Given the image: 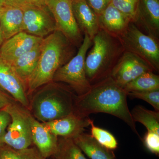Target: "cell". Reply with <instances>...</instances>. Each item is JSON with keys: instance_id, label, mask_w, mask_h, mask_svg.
I'll use <instances>...</instances> for the list:
<instances>
[{"instance_id": "1", "label": "cell", "mask_w": 159, "mask_h": 159, "mask_svg": "<svg viewBox=\"0 0 159 159\" xmlns=\"http://www.w3.org/2000/svg\"><path fill=\"white\" fill-rule=\"evenodd\" d=\"M127 93L111 77L92 85L84 95L76 96L74 112L89 117L90 114L103 113L116 117L140 137L129 108Z\"/></svg>"}, {"instance_id": "2", "label": "cell", "mask_w": 159, "mask_h": 159, "mask_svg": "<svg viewBox=\"0 0 159 159\" xmlns=\"http://www.w3.org/2000/svg\"><path fill=\"white\" fill-rule=\"evenodd\" d=\"M74 46L58 30L43 38L37 65L27 81L28 96L52 82L57 70L74 56Z\"/></svg>"}, {"instance_id": "3", "label": "cell", "mask_w": 159, "mask_h": 159, "mask_svg": "<svg viewBox=\"0 0 159 159\" xmlns=\"http://www.w3.org/2000/svg\"><path fill=\"white\" fill-rule=\"evenodd\" d=\"M36 90L29 101V110L39 122H50L74 112L77 95L67 85L52 81Z\"/></svg>"}, {"instance_id": "4", "label": "cell", "mask_w": 159, "mask_h": 159, "mask_svg": "<svg viewBox=\"0 0 159 159\" xmlns=\"http://www.w3.org/2000/svg\"><path fill=\"white\" fill-rule=\"evenodd\" d=\"M86 56L85 69L88 80L93 85L110 77L125 50L118 38L100 28Z\"/></svg>"}, {"instance_id": "5", "label": "cell", "mask_w": 159, "mask_h": 159, "mask_svg": "<svg viewBox=\"0 0 159 159\" xmlns=\"http://www.w3.org/2000/svg\"><path fill=\"white\" fill-rule=\"evenodd\" d=\"M92 45V40L87 34H84L83 41L77 54L57 70L52 81L66 84L77 96L89 92L92 85L86 75L85 60Z\"/></svg>"}, {"instance_id": "6", "label": "cell", "mask_w": 159, "mask_h": 159, "mask_svg": "<svg viewBox=\"0 0 159 159\" xmlns=\"http://www.w3.org/2000/svg\"><path fill=\"white\" fill-rule=\"evenodd\" d=\"M118 39L125 51L135 54L147 63L154 72L158 73L159 40L145 34L133 22L129 23Z\"/></svg>"}, {"instance_id": "7", "label": "cell", "mask_w": 159, "mask_h": 159, "mask_svg": "<svg viewBox=\"0 0 159 159\" xmlns=\"http://www.w3.org/2000/svg\"><path fill=\"white\" fill-rule=\"evenodd\" d=\"M11 116V121L3 138L2 145L20 150L33 144L30 111L14 100L5 108Z\"/></svg>"}, {"instance_id": "8", "label": "cell", "mask_w": 159, "mask_h": 159, "mask_svg": "<svg viewBox=\"0 0 159 159\" xmlns=\"http://www.w3.org/2000/svg\"><path fill=\"white\" fill-rule=\"evenodd\" d=\"M47 7L53 16L56 30L61 32L73 45L79 47L84 37L77 25L69 0H48Z\"/></svg>"}, {"instance_id": "9", "label": "cell", "mask_w": 159, "mask_h": 159, "mask_svg": "<svg viewBox=\"0 0 159 159\" xmlns=\"http://www.w3.org/2000/svg\"><path fill=\"white\" fill-rule=\"evenodd\" d=\"M46 8L28 4L23 6V31L43 38L56 30L54 17Z\"/></svg>"}, {"instance_id": "10", "label": "cell", "mask_w": 159, "mask_h": 159, "mask_svg": "<svg viewBox=\"0 0 159 159\" xmlns=\"http://www.w3.org/2000/svg\"><path fill=\"white\" fill-rule=\"evenodd\" d=\"M152 68L135 54L124 51L112 71L110 77L123 88L129 83Z\"/></svg>"}, {"instance_id": "11", "label": "cell", "mask_w": 159, "mask_h": 159, "mask_svg": "<svg viewBox=\"0 0 159 159\" xmlns=\"http://www.w3.org/2000/svg\"><path fill=\"white\" fill-rule=\"evenodd\" d=\"M0 88L12 99L29 110L27 89L10 64L0 57Z\"/></svg>"}, {"instance_id": "12", "label": "cell", "mask_w": 159, "mask_h": 159, "mask_svg": "<svg viewBox=\"0 0 159 159\" xmlns=\"http://www.w3.org/2000/svg\"><path fill=\"white\" fill-rule=\"evenodd\" d=\"M43 38L19 32L4 41L0 47V57L11 64L23 54L41 43Z\"/></svg>"}, {"instance_id": "13", "label": "cell", "mask_w": 159, "mask_h": 159, "mask_svg": "<svg viewBox=\"0 0 159 159\" xmlns=\"http://www.w3.org/2000/svg\"><path fill=\"white\" fill-rule=\"evenodd\" d=\"M93 121L75 112L50 122H42L53 134L57 137L73 138L84 132Z\"/></svg>"}, {"instance_id": "14", "label": "cell", "mask_w": 159, "mask_h": 159, "mask_svg": "<svg viewBox=\"0 0 159 159\" xmlns=\"http://www.w3.org/2000/svg\"><path fill=\"white\" fill-rule=\"evenodd\" d=\"M134 24L145 34L159 40V0H140Z\"/></svg>"}, {"instance_id": "15", "label": "cell", "mask_w": 159, "mask_h": 159, "mask_svg": "<svg viewBox=\"0 0 159 159\" xmlns=\"http://www.w3.org/2000/svg\"><path fill=\"white\" fill-rule=\"evenodd\" d=\"M32 142L44 158L52 157L57 148L58 137L53 134L42 122L35 119H31Z\"/></svg>"}, {"instance_id": "16", "label": "cell", "mask_w": 159, "mask_h": 159, "mask_svg": "<svg viewBox=\"0 0 159 159\" xmlns=\"http://www.w3.org/2000/svg\"><path fill=\"white\" fill-rule=\"evenodd\" d=\"M0 28L4 41L23 31V11L21 7L5 3L0 8Z\"/></svg>"}, {"instance_id": "17", "label": "cell", "mask_w": 159, "mask_h": 159, "mask_svg": "<svg viewBox=\"0 0 159 159\" xmlns=\"http://www.w3.org/2000/svg\"><path fill=\"white\" fill-rule=\"evenodd\" d=\"M72 5L74 17L80 31L93 39L100 29L98 15L89 7L85 0L72 2Z\"/></svg>"}, {"instance_id": "18", "label": "cell", "mask_w": 159, "mask_h": 159, "mask_svg": "<svg viewBox=\"0 0 159 159\" xmlns=\"http://www.w3.org/2000/svg\"><path fill=\"white\" fill-rule=\"evenodd\" d=\"M98 16L100 29L118 38L125 32L131 22L111 3Z\"/></svg>"}, {"instance_id": "19", "label": "cell", "mask_w": 159, "mask_h": 159, "mask_svg": "<svg viewBox=\"0 0 159 159\" xmlns=\"http://www.w3.org/2000/svg\"><path fill=\"white\" fill-rule=\"evenodd\" d=\"M73 139L82 152L91 159L116 158L112 150L103 147L91 134L83 132Z\"/></svg>"}, {"instance_id": "20", "label": "cell", "mask_w": 159, "mask_h": 159, "mask_svg": "<svg viewBox=\"0 0 159 159\" xmlns=\"http://www.w3.org/2000/svg\"><path fill=\"white\" fill-rule=\"evenodd\" d=\"M41 50V43L23 54L11 64L16 73L25 85L26 89L28 79L37 65Z\"/></svg>"}, {"instance_id": "21", "label": "cell", "mask_w": 159, "mask_h": 159, "mask_svg": "<svg viewBox=\"0 0 159 159\" xmlns=\"http://www.w3.org/2000/svg\"><path fill=\"white\" fill-rule=\"evenodd\" d=\"M134 122L142 123L147 129L159 134V111L136 106L130 111Z\"/></svg>"}, {"instance_id": "22", "label": "cell", "mask_w": 159, "mask_h": 159, "mask_svg": "<svg viewBox=\"0 0 159 159\" xmlns=\"http://www.w3.org/2000/svg\"><path fill=\"white\" fill-rule=\"evenodd\" d=\"M123 89L126 93L131 91L159 90V76L153 72L142 74L125 85Z\"/></svg>"}, {"instance_id": "23", "label": "cell", "mask_w": 159, "mask_h": 159, "mask_svg": "<svg viewBox=\"0 0 159 159\" xmlns=\"http://www.w3.org/2000/svg\"><path fill=\"white\" fill-rule=\"evenodd\" d=\"M54 159H87L72 138L58 137V144Z\"/></svg>"}, {"instance_id": "24", "label": "cell", "mask_w": 159, "mask_h": 159, "mask_svg": "<svg viewBox=\"0 0 159 159\" xmlns=\"http://www.w3.org/2000/svg\"><path fill=\"white\" fill-rule=\"evenodd\" d=\"M0 159H46L35 146L25 149H14L6 145L0 146Z\"/></svg>"}, {"instance_id": "25", "label": "cell", "mask_w": 159, "mask_h": 159, "mask_svg": "<svg viewBox=\"0 0 159 159\" xmlns=\"http://www.w3.org/2000/svg\"><path fill=\"white\" fill-rule=\"evenodd\" d=\"M91 135L103 147L112 150L118 147V142L112 134L108 131L96 126L94 122L91 124Z\"/></svg>"}, {"instance_id": "26", "label": "cell", "mask_w": 159, "mask_h": 159, "mask_svg": "<svg viewBox=\"0 0 159 159\" xmlns=\"http://www.w3.org/2000/svg\"><path fill=\"white\" fill-rule=\"evenodd\" d=\"M140 0H111V4L129 19L131 22L136 20Z\"/></svg>"}, {"instance_id": "27", "label": "cell", "mask_w": 159, "mask_h": 159, "mask_svg": "<svg viewBox=\"0 0 159 159\" xmlns=\"http://www.w3.org/2000/svg\"><path fill=\"white\" fill-rule=\"evenodd\" d=\"M132 98L142 99L152 106L157 111H159V90L131 91L127 93Z\"/></svg>"}, {"instance_id": "28", "label": "cell", "mask_w": 159, "mask_h": 159, "mask_svg": "<svg viewBox=\"0 0 159 159\" xmlns=\"http://www.w3.org/2000/svg\"><path fill=\"white\" fill-rule=\"evenodd\" d=\"M146 148L156 155L159 154V134L151 131H147L143 138Z\"/></svg>"}, {"instance_id": "29", "label": "cell", "mask_w": 159, "mask_h": 159, "mask_svg": "<svg viewBox=\"0 0 159 159\" xmlns=\"http://www.w3.org/2000/svg\"><path fill=\"white\" fill-rule=\"evenodd\" d=\"M11 121L9 113L5 109L0 110V146L2 145L3 138Z\"/></svg>"}, {"instance_id": "30", "label": "cell", "mask_w": 159, "mask_h": 159, "mask_svg": "<svg viewBox=\"0 0 159 159\" xmlns=\"http://www.w3.org/2000/svg\"><path fill=\"white\" fill-rule=\"evenodd\" d=\"M111 0H85L86 2L99 16L111 4Z\"/></svg>"}, {"instance_id": "31", "label": "cell", "mask_w": 159, "mask_h": 159, "mask_svg": "<svg viewBox=\"0 0 159 159\" xmlns=\"http://www.w3.org/2000/svg\"><path fill=\"white\" fill-rule=\"evenodd\" d=\"M14 100L0 88V110L6 108Z\"/></svg>"}, {"instance_id": "32", "label": "cell", "mask_w": 159, "mask_h": 159, "mask_svg": "<svg viewBox=\"0 0 159 159\" xmlns=\"http://www.w3.org/2000/svg\"><path fill=\"white\" fill-rule=\"evenodd\" d=\"M26 3L32 6L39 7H47V3L48 0H25Z\"/></svg>"}, {"instance_id": "33", "label": "cell", "mask_w": 159, "mask_h": 159, "mask_svg": "<svg viewBox=\"0 0 159 159\" xmlns=\"http://www.w3.org/2000/svg\"><path fill=\"white\" fill-rule=\"evenodd\" d=\"M6 2L10 3L13 5L20 6L22 8L23 6L27 4L25 0H6Z\"/></svg>"}, {"instance_id": "34", "label": "cell", "mask_w": 159, "mask_h": 159, "mask_svg": "<svg viewBox=\"0 0 159 159\" xmlns=\"http://www.w3.org/2000/svg\"><path fill=\"white\" fill-rule=\"evenodd\" d=\"M4 40L3 39L2 35V31H1V28H0V47L2 45V44L4 42Z\"/></svg>"}, {"instance_id": "35", "label": "cell", "mask_w": 159, "mask_h": 159, "mask_svg": "<svg viewBox=\"0 0 159 159\" xmlns=\"http://www.w3.org/2000/svg\"><path fill=\"white\" fill-rule=\"evenodd\" d=\"M6 2V0H0V8L5 4Z\"/></svg>"}, {"instance_id": "36", "label": "cell", "mask_w": 159, "mask_h": 159, "mask_svg": "<svg viewBox=\"0 0 159 159\" xmlns=\"http://www.w3.org/2000/svg\"><path fill=\"white\" fill-rule=\"evenodd\" d=\"M69 1H70L71 2H75V1H78V0H69Z\"/></svg>"}]
</instances>
